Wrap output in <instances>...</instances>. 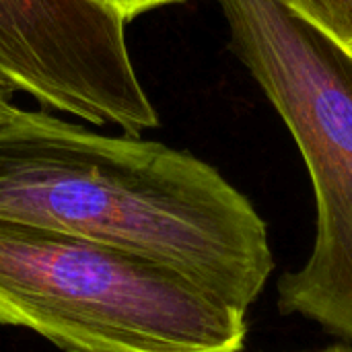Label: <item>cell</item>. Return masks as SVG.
Wrapping results in <instances>:
<instances>
[{"mask_svg":"<svg viewBox=\"0 0 352 352\" xmlns=\"http://www.w3.org/2000/svg\"><path fill=\"white\" fill-rule=\"evenodd\" d=\"M0 219L153 258L243 314L274 270L264 219L208 163L14 105L0 109Z\"/></svg>","mask_w":352,"mask_h":352,"instance_id":"obj_1","label":"cell"},{"mask_svg":"<svg viewBox=\"0 0 352 352\" xmlns=\"http://www.w3.org/2000/svg\"><path fill=\"white\" fill-rule=\"evenodd\" d=\"M0 324L66 352H239L245 314L177 270L0 219Z\"/></svg>","mask_w":352,"mask_h":352,"instance_id":"obj_2","label":"cell"},{"mask_svg":"<svg viewBox=\"0 0 352 352\" xmlns=\"http://www.w3.org/2000/svg\"><path fill=\"white\" fill-rule=\"evenodd\" d=\"M217 4L235 56L283 118L314 186V248L278 278V311L352 342V56L280 0Z\"/></svg>","mask_w":352,"mask_h":352,"instance_id":"obj_3","label":"cell"},{"mask_svg":"<svg viewBox=\"0 0 352 352\" xmlns=\"http://www.w3.org/2000/svg\"><path fill=\"white\" fill-rule=\"evenodd\" d=\"M126 23L103 0H0V76L45 107L138 136L159 113Z\"/></svg>","mask_w":352,"mask_h":352,"instance_id":"obj_4","label":"cell"},{"mask_svg":"<svg viewBox=\"0 0 352 352\" xmlns=\"http://www.w3.org/2000/svg\"><path fill=\"white\" fill-rule=\"evenodd\" d=\"M352 56V0H280Z\"/></svg>","mask_w":352,"mask_h":352,"instance_id":"obj_5","label":"cell"},{"mask_svg":"<svg viewBox=\"0 0 352 352\" xmlns=\"http://www.w3.org/2000/svg\"><path fill=\"white\" fill-rule=\"evenodd\" d=\"M107 2L113 10H118L126 21L140 16L146 10L159 8V6H169V4H179L186 0H103Z\"/></svg>","mask_w":352,"mask_h":352,"instance_id":"obj_6","label":"cell"},{"mask_svg":"<svg viewBox=\"0 0 352 352\" xmlns=\"http://www.w3.org/2000/svg\"><path fill=\"white\" fill-rule=\"evenodd\" d=\"M14 91H16V89L0 76V109L12 105V95H14Z\"/></svg>","mask_w":352,"mask_h":352,"instance_id":"obj_7","label":"cell"},{"mask_svg":"<svg viewBox=\"0 0 352 352\" xmlns=\"http://www.w3.org/2000/svg\"><path fill=\"white\" fill-rule=\"evenodd\" d=\"M314 352H352V349H349L346 344H332V346H328V349H322V351Z\"/></svg>","mask_w":352,"mask_h":352,"instance_id":"obj_8","label":"cell"}]
</instances>
